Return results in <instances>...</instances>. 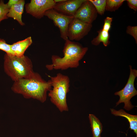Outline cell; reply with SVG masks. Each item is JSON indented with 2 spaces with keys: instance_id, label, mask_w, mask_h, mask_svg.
I'll return each instance as SVG.
<instances>
[{
  "instance_id": "1",
  "label": "cell",
  "mask_w": 137,
  "mask_h": 137,
  "mask_svg": "<svg viewBox=\"0 0 137 137\" xmlns=\"http://www.w3.org/2000/svg\"><path fill=\"white\" fill-rule=\"evenodd\" d=\"M52 88L50 79L47 81L39 73L34 72L28 77L14 82L11 89L25 98H32L44 102L46 100L47 92Z\"/></svg>"
},
{
  "instance_id": "2",
  "label": "cell",
  "mask_w": 137,
  "mask_h": 137,
  "mask_svg": "<svg viewBox=\"0 0 137 137\" xmlns=\"http://www.w3.org/2000/svg\"><path fill=\"white\" fill-rule=\"evenodd\" d=\"M65 41L63 50V56L61 57L56 55H52V63L46 65L48 70H65L70 68H76L79 66V62L86 54L88 48L68 39Z\"/></svg>"
},
{
  "instance_id": "3",
  "label": "cell",
  "mask_w": 137,
  "mask_h": 137,
  "mask_svg": "<svg viewBox=\"0 0 137 137\" xmlns=\"http://www.w3.org/2000/svg\"><path fill=\"white\" fill-rule=\"evenodd\" d=\"M4 59V71L14 82L28 77L34 72L31 61L26 56L19 57L6 53Z\"/></svg>"
},
{
  "instance_id": "4",
  "label": "cell",
  "mask_w": 137,
  "mask_h": 137,
  "mask_svg": "<svg viewBox=\"0 0 137 137\" xmlns=\"http://www.w3.org/2000/svg\"><path fill=\"white\" fill-rule=\"evenodd\" d=\"M50 77L52 88L49 91L48 96L51 101L60 112L68 111L66 96L69 91V77L60 73Z\"/></svg>"
},
{
  "instance_id": "5",
  "label": "cell",
  "mask_w": 137,
  "mask_h": 137,
  "mask_svg": "<svg viewBox=\"0 0 137 137\" xmlns=\"http://www.w3.org/2000/svg\"><path fill=\"white\" fill-rule=\"evenodd\" d=\"M129 66L130 74L126 84L122 90L114 93L115 95H118L119 97V100L116 103V106L123 102L125 104L124 108L127 111H130L135 106L132 105L130 100L137 94V91L134 85L135 79L137 76V70L132 69L130 65Z\"/></svg>"
},
{
  "instance_id": "6",
  "label": "cell",
  "mask_w": 137,
  "mask_h": 137,
  "mask_svg": "<svg viewBox=\"0 0 137 137\" xmlns=\"http://www.w3.org/2000/svg\"><path fill=\"white\" fill-rule=\"evenodd\" d=\"M44 16L53 21L54 25L59 28L61 38L65 41L68 39L67 31L68 26L74 18L60 13L53 8L45 13Z\"/></svg>"
},
{
  "instance_id": "7",
  "label": "cell",
  "mask_w": 137,
  "mask_h": 137,
  "mask_svg": "<svg viewBox=\"0 0 137 137\" xmlns=\"http://www.w3.org/2000/svg\"><path fill=\"white\" fill-rule=\"evenodd\" d=\"M53 0H31L26 4V12L38 19L43 18L45 12L52 8L55 4Z\"/></svg>"
},
{
  "instance_id": "8",
  "label": "cell",
  "mask_w": 137,
  "mask_h": 137,
  "mask_svg": "<svg viewBox=\"0 0 137 137\" xmlns=\"http://www.w3.org/2000/svg\"><path fill=\"white\" fill-rule=\"evenodd\" d=\"M92 26V24L85 23L74 17L68 27V39L71 41L81 40L88 34Z\"/></svg>"
},
{
  "instance_id": "9",
  "label": "cell",
  "mask_w": 137,
  "mask_h": 137,
  "mask_svg": "<svg viewBox=\"0 0 137 137\" xmlns=\"http://www.w3.org/2000/svg\"><path fill=\"white\" fill-rule=\"evenodd\" d=\"M94 5L89 0H85L78 9L74 16L85 23L92 24L97 16Z\"/></svg>"
},
{
  "instance_id": "10",
  "label": "cell",
  "mask_w": 137,
  "mask_h": 137,
  "mask_svg": "<svg viewBox=\"0 0 137 137\" xmlns=\"http://www.w3.org/2000/svg\"><path fill=\"white\" fill-rule=\"evenodd\" d=\"M85 0H66L55 4L53 9L63 15L74 17L75 13Z\"/></svg>"
},
{
  "instance_id": "11",
  "label": "cell",
  "mask_w": 137,
  "mask_h": 137,
  "mask_svg": "<svg viewBox=\"0 0 137 137\" xmlns=\"http://www.w3.org/2000/svg\"><path fill=\"white\" fill-rule=\"evenodd\" d=\"M25 4L24 0H19L16 4L9 8L7 14L8 18H12L16 20L22 26H24L25 25L22 20V15L24 12Z\"/></svg>"
},
{
  "instance_id": "12",
  "label": "cell",
  "mask_w": 137,
  "mask_h": 137,
  "mask_svg": "<svg viewBox=\"0 0 137 137\" xmlns=\"http://www.w3.org/2000/svg\"><path fill=\"white\" fill-rule=\"evenodd\" d=\"M32 43L31 37H29L24 40L11 44V49L15 56L18 57H22L24 55L25 51Z\"/></svg>"
},
{
  "instance_id": "13",
  "label": "cell",
  "mask_w": 137,
  "mask_h": 137,
  "mask_svg": "<svg viewBox=\"0 0 137 137\" xmlns=\"http://www.w3.org/2000/svg\"><path fill=\"white\" fill-rule=\"evenodd\" d=\"M112 114L116 116L124 117L126 118L129 122V128L132 130L137 135V116L129 114L123 109L118 111L113 109H110Z\"/></svg>"
},
{
  "instance_id": "14",
  "label": "cell",
  "mask_w": 137,
  "mask_h": 137,
  "mask_svg": "<svg viewBox=\"0 0 137 137\" xmlns=\"http://www.w3.org/2000/svg\"><path fill=\"white\" fill-rule=\"evenodd\" d=\"M89 118L92 128L93 137H100L102 126L99 119L94 114H89Z\"/></svg>"
},
{
  "instance_id": "15",
  "label": "cell",
  "mask_w": 137,
  "mask_h": 137,
  "mask_svg": "<svg viewBox=\"0 0 137 137\" xmlns=\"http://www.w3.org/2000/svg\"><path fill=\"white\" fill-rule=\"evenodd\" d=\"M97 32L98 33V35L91 41L92 44L95 46H98L101 42H102L105 46H108L110 42L109 40L110 35L109 32L101 29Z\"/></svg>"
},
{
  "instance_id": "16",
  "label": "cell",
  "mask_w": 137,
  "mask_h": 137,
  "mask_svg": "<svg viewBox=\"0 0 137 137\" xmlns=\"http://www.w3.org/2000/svg\"><path fill=\"white\" fill-rule=\"evenodd\" d=\"M125 0H106V10L114 11L122 5Z\"/></svg>"
},
{
  "instance_id": "17",
  "label": "cell",
  "mask_w": 137,
  "mask_h": 137,
  "mask_svg": "<svg viewBox=\"0 0 137 137\" xmlns=\"http://www.w3.org/2000/svg\"><path fill=\"white\" fill-rule=\"evenodd\" d=\"M95 7L97 13L102 15L106 11V0H89Z\"/></svg>"
},
{
  "instance_id": "18",
  "label": "cell",
  "mask_w": 137,
  "mask_h": 137,
  "mask_svg": "<svg viewBox=\"0 0 137 137\" xmlns=\"http://www.w3.org/2000/svg\"><path fill=\"white\" fill-rule=\"evenodd\" d=\"M9 8L6 4L4 3L3 0L0 1V23L3 20L8 19L7 14Z\"/></svg>"
},
{
  "instance_id": "19",
  "label": "cell",
  "mask_w": 137,
  "mask_h": 137,
  "mask_svg": "<svg viewBox=\"0 0 137 137\" xmlns=\"http://www.w3.org/2000/svg\"><path fill=\"white\" fill-rule=\"evenodd\" d=\"M0 50H3L8 55H15L11 48V45L6 43L3 39H0Z\"/></svg>"
},
{
  "instance_id": "20",
  "label": "cell",
  "mask_w": 137,
  "mask_h": 137,
  "mask_svg": "<svg viewBox=\"0 0 137 137\" xmlns=\"http://www.w3.org/2000/svg\"><path fill=\"white\" fill-rule=\"evenodd\" d=\"M126 33L131 36L134 39L136 43H137V26H128L127 27Z\"/></svg>"
},
{
  "instance_id": "21",
  "label": "cell",
  "mask_w": 137,
  "mask_h": 137,
  "mask_svg": "<svg viewBox=\"0 0 137 137\" xmlns=\"http://www.w3.org/2000/svg\"><path fill=\"white\" fill-rule=\"evenodd\" d=\"M112 21L113 18L109 16L107 17L104 20V24L102 29L105 31L108 32L111 28Z\"/></svg>"
},
{
  "instance_id": "22",
  "label": "cell",
  "mask_w": 137,
  "mask_h": 137,
  "mask_svg": "<svg viewBox=\"0 0 137 137\" xmlns=\"http://www.w3.org/2000/svg\"><path fill=\"white\" fill-rule=\"evenodd\" d=\"M126 1L128 7L135 11H136L137 10V0H127Z\"/></svg>"
},
{
  "instance_id": "23",
  "label": "cell",
  "mask_w": 137,
  "mask_h": 137,
  "mask_svg": "<svg viewBox=\"0 0 137 137\" xmlns=\"http://www.w3.org/2000/svg\"><path fill=\"white\" fill-rule=\"evenodd\" d=\"M19 1V0H9L6 4L9 9L12 6L16 4Z\"/></svg>"
},
{
  "instance_id": "24",
  "label": "cell",
  "mask_w": 137,
  "mask_h": 137,
  "mask_svg": "<svg viewBox=\"0 0 137 137\" xmlns=\"http://www.w3.org/2000/svg\"><path fill=\"white\" fill-rule=\"evenodd\" d=\"M66 0H54L55 3L56 4L57 3H60L65 1Z\"/></svg>"
},
{
  "instance_id": "25",
  "label": "cell",
  "mask_w": 137,
  "mask_h": 137,
  "mask_svg": "<svg viewBox=\"0 0 137 137\" xmlns=\"http://www.w3.org/2000/svg\"><path fill=\"white\" fill-rule=\"evenodd\" d=\"M126 134V137H127V134Z\"/></svg>"
}]
</instances>
